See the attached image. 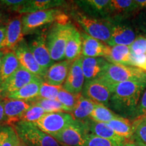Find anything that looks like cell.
Returning <instances> with one entry per match:
<instances>
[{"mask_svg":"<svg viewBox=\"0 0 146 146\" xmlns=\"http://www.w3.org/2000/svg\"><path fill=\"white\" fill-rule=\"evenodd\" d=\"M83 146H117L116 144L109 140L99 137L94 134L89 133L86 141Z\"/></svg>","mask_w":146,"mask_h":146,"instance_id":"8d00e7d4","label":"cell"},{"mask_svg":"<svg viewBox=\"0 0 146 146\" xmlns=\"http://www.w3.org/2000/svg\"><path fill=\"white\" fill-rule=\"evenodd\" d=\"M85 80L81 66V58L72 62L62 88L72 94H81Z\"/></svg>","mask_w":146,"mask_h":146,"instance_id":"9a60e30c","label":"cell"},{"mask_svg":"<svg viewBox=\"0 0 146 146\" xmlns=\"http://www.w3.org/2000/svg\"><path fill=\"white\" fill-rule=\"evenodd\" d=\"M82 95L95 103L108 106L112 91L110 86L101 78L85 81Z\"/></svg>","mask_w":146,"mask_h":146,"instance_id":"30bf717a","label":"cell"},{"mask_svg":"<svg viewBox=\"0 0 146 146\" xmlns=\"http://www.w3.org/2000/svg\"><path fill=\"white\" fill-rule=\"evenodd\" d=\"M109 14L119 15L128 14L138 10L135 0H112L110 1Z\"/></svg>","mask_w":146,"mask_h":146,"instance_id":"f546056e","label":"cell"},{"mask_svg":"<svg viewBox=\"0 0 146 146\" xmlns=\"http://www.w3.org/2000/svg\"><path fill=\"white\" fill-rule=\"evenodd\" d=\"M63 1H52V0H33L25 1V2L18 11L19 14H31L39 11L55 9L56 7L63 4Z\"/></svg>","mask_w":146,"mask_h":146,"instance_id":"d4e9b609","label":"cell"},{"mask_svg":"<svg viewBox=\"0 0 146 146\" xmlns=\"http://www.w3.org/2000/svg\"><path fill=\"white\" fill-rule=\"evenodd\" d=\"M5 54V52L3 50H0V68H1V63H2V60H3V58L4 56V55Z\"/></svg>","mask_w":146,"mask_h":146,"instance_id":"7dc6e473","label":"cell"},{"mask_svg":"<svg viewBox=\"0 0 146 146\" xmlns=\"http://www.w3.org/2000/svg\"><path fill=\"white\" fill-rule=\"evenodd\" d=\"M82 55V36L81 34L74 27L72 34L67 42L65 50L64 58L66 60L72 62L80 58Z\"/></svg>","mask_w":146,"mask_h":146,"instance_id":"cb8c5ba5","label":"cell"},{"mask_svg":"<svg viewBox=\"0 0 146 146\" xmlns=\"http://www.w3.org/2000/svg\"><path fill=\"white\" fill-rule=\"evenodd\" d=\"M118 136L127 141L133 140L134 129L130 120L121 116L114 118L107 123Z\"/></svg>","mask_w":146,"mask_h":146,"instance_id":"484cf974","label":"cell"},{"mask_svg":"<svg viewBox=\"0 0 146 146\" xmlns=\"http://www.w3.org/2000/svg\"><path fill=\"white\" fill-rule=\"evenodd\" d=\"M5 25H1L0 26V50L2 48L3 42L5 40Z\"/></svg>","mask_w":146,"mask_h":146,"instance_id":"7bdbcfd3","label":"cell"},{"mask_svg":"<svg viewBox=\"0 0 146 146\" xmlns=\"http://www.w3.org/2000/svg\"><path fill=\"white\" fill-rule=\"evenodd\" d=\"M131 66L146 72V54L136 55L131 53Z\"/></svg>","mask_w":146,"mask_h":146,"instance_id":"f35d334b","label":"cell"},{"mask_svg":"<svg viewBox=\"0 0 146 146\" xmlns=\"http://www.w3.org/2000/svg\"><path fill=\"white\" fill-rule=\"evenodd\" d=\"M131 52L129 46L108 45L104 58L110 64L131 66Z\"/></svg>","mask_w":146,"mask_h":146,"instance_id":"7402d4cb","label":"cell"},{"mask_svg":"<svg viewBox=\"0 0 146 146\" xmlns=\"http://www.w3.org/2000/svg\"><path fill=\"white\" fill-rule=\"evenodd\" d=\"M5 124L4 98L0 96V125Z\"/></svg>","mask_w":146,"mask_h":146,"instance_id":"b9f144b4","label":"cell"},{"mask_svg":"<svg viewBox=\"0 0 146 146\" xmlns=\"http://www.w3.org/2000/svg\"><path fill=\"white\" fill-rule=\"evenodd\" d=\"M18 135L13 126L0 125V146H15Z\"/></svg>","mask_w":146,"mask_h":146,"instance_id":"1f68e13d","label":"cell"},{"mask_svg":"<svg viewBox=\"0 0 146 146\" xmlns=\"http://www.w3.org/2000/svg\"><path fill=\"white\" fill-rule=\"evenodd\" d=\"M74 28V27L70 23H54L47 34V45L54 62H60L65 59L66 47Z\"/></svg>","mask_w":146,"mask_h":146,"instance_id":"7a4b0ae2","label":"cell"},{"mask_svg":"<svg viewBox=\"0 0 146 146\" xmlns=\"http://www.w3.org/2000/svg\"><path fill=\"white\" fill-rule=\"evenodd\" d=\"M31 106V104L29 102L4 98L5 125L12 126L21 121Z\"/></svg>","mask_w":146,"mask_h":146,"instance_id":"e0dca14e","label":"cell"},{"mask_svg":"<svg viewBox=\"0 0 146 146\" xmlns=\"http://www.w3.org/2000/svg\"><path fill=\"white\" fill-rule=\"evenodd\" d=\"M45 110L39 106L31 104L22 118V121L35 123L45 114Z\"/></svg>","mask_w":146,"mask_h":146,"instance_id":"d590c367","label":"cell"},{"mask_svg":"<svg viewBox=\"0 0 146 146\" xmlns=\"http://www.w3.org/2000/svg\"><path fill=\"white\" fill-rule=\"evenodd\" d=\"M129 47L133 54H146V37L141 35L137 36Z\"/></svg>","mask_w":146,"mask_h":146,"instance_id":"74e56055","label":"cell"},{"mask_svg":"<svg viewBox=\"0 0 146 146\" xmlns=\"http://www.w3.org/2000/svg\"><path fill=\"white\" fill-rule=\"evenodd\" d=\"M100 78L110 85L129 81L146 83V72L132 66L109 63Z\"/></svg>","mask_w":146,"mask_h":146,"instance_id":"5b68a950","label":"cell"},{"mask_svg":"<svg viewBox=\"0 0 146 146\" xmlns=\"http://www.w3.org/2000/svg\"><path fill=\"white\" fill-rule=\"evenodd\" d=\"M112 21L111 36L107 45H126L130 46L137 37L133 27L129 23L123 21L119 18H110Z\"/></svg>","mask_w":146,"mask_h":146,"instance_id":"9c48e42d","label":"cell"},{"mask_svg":"<svg viewBox=\"0 0 146 146\" xmlns=\"http://www.w3.org/2000/svg\"><path fill=\"white\" fill-rule=\"evenodd\" d=\"M68 23V16L57 9L39 11L22 16L24 35L52 23L67 24Z\"/></svg>","mask_w":146,"mask_h":146,"instance_id":"3957f363","label":"cell"},{"mask_svg":"<svg viewBox=\"0 0 146 146\" xmlns=\"http://www.w3.org/2000/svg\"><path fill=\"white\" fill-rule=\"evenodd\" d=\"M95 104L96 103L94 102L85 98L81 94L76 102L75 106L70 114L76 120L83 121L88 119L94 108Z\"/></svg>","mask_w":146,"mask_h":146,"instance_id":"83f0119b","label":"cell"},{"mask_svg":"<svg viewBox=\"0 0 146 146\" xmlns=\"http://www.w3.org/2000/svg\"><path fill=\"white\" fill-rule=\"evenodd\" d=\"M86 125L89 133L94 134L99 137L111 141L117 146H122L124 143L128 141L125 139L118 136L114 131L107 123H97L88 118L83 120Z\"/></svg>","mask_w":146,"mask_h":146,"instance_id":"ac0fdd59","label":"cell"},{"mask_svg":"<svg viewBox=\"0 0 146 146\" xmlns=\"http://www.w3.org/2000/svg\"><path fill=\"white\" fill-rule=\"evenodd\" d=\"M81 66L85 81L100 78L104 74L109 62L104 58L81 56Z\"/></svg>","mask_w":146,"mask_h":146,"instance_id":"2e32d148","label":"cell"},{"mask_svg":"<svg viewBox=\"0 0 146 146\" xmlns=\"http://www.w3.org/2000/svg\"><path fill=\"white\" fill-rule=\"evenodd\" d=\"M71 63L65 60L53 64L47 70L45 82L55 86H62L68 75Z\"/></svg>","mask_w":146,"mask_h":146,"instance_id":"d6986e66","label":"cell"},{"mask_svg":"<svg viewBox=\"0 0 146 146\" xmlns=\"http://www.w3.org/2000/svg\"><path fill=\"white\" fill-rule=\"evenodd\" d=\"M19 62L14 52H6L0 68V85L20 68Z\"/></svg>","mask_w":146,"mask_h":146,"instance_id":"4316f807","label":"cell"},{"mask_svg":"<svg viewBox=\"0 0 146 146\" xmlns=\"http://www.w3.org/2000/svg\"><path fill=\"white\" fill-rule=\"evenodd\" d=\"M134 129L133 140L146 146V123L141 119L135 120L133 123Z\"/></svg>","mask_w":146,"mask_h":146,"instance_id":"e575fe53","label":"cell"},{"mask_svg":"<svg viewBox=\"0 0 146 146\" xmlns=\"http://www.w3.org/2000/svg\"><path fill=\"white\" fill-rule=\"evenodd\" d=\"M135 143H136V145H137V146H145V145H142V144H141V143H138V142H135Z\"/></svg>","mask_w":146,"mask_h":146,"instance_id":"681fc988","label":"cell"},{"mask_svg":"<svg viewBox=\"0 0 146 146\" xmlns=\"http://www.w3.org/2000/svg\"><path fill=\"white\" fill-rule=\"evenodd\" d=\"M43 81V80L42 78H36L35 81L25 85L19 90L12 94H8L3 98L23 100L25 102L31 101L39 96L40 87Z\"/></svg>","mask_w":146,"mask_h":146,"instance_id":"603a6c76","label":"cell"},{"mask_svg":"<svg viewBox=\"0 0 146 146\" xmlns=\"http://www.w3.org/2000/svg\"><path fill=\"white\" fill-rule=\"evenodd\" d=\"M39 77L20 66V68L0 85V96L5 98Z\"/></svg>","mask_w":146,"mask_h":146,"instance_id":"7c38bea8","label":"cell"},{"mask_svg":"<svg viewBox=\"0 0 146 146\" xmlns=\"http://www.w3.org/2000/svg\"><path fill=\"white\" fill-rule=\"evenodd\" d=\"M122 146H137V145L133 140H130V141H128L124 143Z\"/></svg>","mask_w":146,"mask_h":146,"instance_id":"f6af8a7d","label":"cell"},{"mask_svg":"<svg viewBox=\"0 0 146 146\" xmlns=\"http://www.w3.org/2000/svg\"><path fill=\"white\" fill-rule=\"evenodd\" d=\"M73 16L85 33L107 45L110 39L112 26L110 18L106 19L92 18L79 12L74 13Z\"/></svg>","mask_w":146,"mask_h":146,"instance_id":"277c9868","label":"cell"},{"mask_svg":"<svg viewBox=\"0 0 146 146\" xmlns=\"http://www.w3.org/2000/svg\"><path fill=\"white\" fill-rule=\"evenodd\" d=\"M31 104L39 106L45 110L46 113L52 112H67L69 113L68 110L60 102L56 100H44L40 98L35 99L29 102Z\"/></svg>","mask_w":146,"mask_h":146,"instance_id":"4dcf8cb0","label":"cell"},{"mask_svg":"<svg viewBox=\"0 0 146 146\" xmlns=\"http://www.w3.org/2000/svg\"><path fill=\"white\" fill-rule=\"evenodd\" d=\"M82 94H72L68 91H65L63 88L60 89L58 93L57 100L62 104L68 110L69 113L72 112V110L75 106L76 102L78 98Z\"/></svg>","mask_w":146,"mask_h":146,"instance_id":"d6a6232c","label":"cell"},{"mask_svg":"<svg viewBox=\"0 0 146 146\" xmlns=\"http://www.w3.org/2000/svg\"><path fill=\"white\" fill-rule=\"evenodd\" d=\"M88 134L85 123L75 120L53 137L64 146H83Z\"/></svg>","mask_w":146,"mask_h":146,"instance_id":"ba28073f","label":"cell"},{"mask_svg":"<svg viewBox=\"0 0 146 146\" xmlns=\"http://www.w3.org/2000/svg\"><path fill=\"white\" fill-rule=\"evenodd\" d=\"M62 88V86H55L43 81L40 87L39 96L36 98L57 100L58 93Z\"/></svg>","mask_w":146,"mask_h":146,"instance_id":"836d02e7","label":"cell"},{"mask_svg":"<svg viewBox=\"0 0 146 146\" xmlns=\"http://www.w3.org/2000/svg\"><path fill=\"white\" fill-rule=\"evenodd\" d=\"M82 56L91 58H104L108 45L102 41L91 37L85 33H81Z\"/></svg>","mask_w":146,"mask_h":146,"instance_id":"ffe728a7","label":"cell"},{"mask_svg":"<svg viewBox=\"0 0 146 146\" xmlns=\"http://www.w3.org/2000/svg\"><path fill=\"white\" fill-rule=\"evenodd\" d=\"M12 126L27 146H61L53 137L43 132L33 123L21 120Z\"/></svg>","mask_w":146,"mask_h":146,"instance_id":"8992f818","label":"cell"},{"mask_svg":"<svg viewBox=\"0 0 146 146\" xmlns=\"http://www.w3.org/2000/svg\"><path fill=\"white\" fill-rule=\"evenodd\" d=\"M138 9H146V0H135Z\"/></svg>","mask_w":146,"mask_h":146,"instance_id":"ee69618b","label":"cell"},{"mask_svg":"<svg viewBox=\"0 0 146 146\" xmlns=\"http://www.w3.org/2000/svg\"><path fill=\"white\" fill-rule=\"evenodd\" d=\"M76 2L88 13L89 16L102 19L109 18L110 0H86Z\"/></svg>","mask_w":146,"mask_h":146,"instance_id":"44dd1931","label":"cell"},{"mask_svg":"<svg viewBox=\"0 0 146 146\" xmlns=\"http://www.w3.org/2000/svg\"><path fill=\"white\" fill-rule=\"evenodd\" d=\"M22 68L37 77L44 80L46 72L40 66L29 49V44L24 39L14 50Z\"/></svg>","mask_w":146,"mask_h":146,"instance_id":"8fae6325","label":"cell"},{"mask_svg":"<svg viewBox=\"0 0 146 146\" xmlns=\"http://www.w3.org/2000/svg\"><path fill=\"white\" fill-rule=\"evenodd\" d=\"M140 119L142 120H143V121L145 122V123H146V117H145V118H140Z\"/></svg>","mask_w":146,"mask_h":146,"instance_id":"f907efd6","label":"cell"},{"mask_svg":"<svg viewBox=\"0 0 146 146\" xmlns=\"http://www.w3.org/2000/svg\"><path fill=\"white\" fill-rule=\"evenodd\" d=\"M110 86L112 95L108 107L121 117L134 119L137 108L146 89V83L129 81Z\"/></svg>","mask_w":146,"mask_h":146,"instance_id":"6da1fadb","label":"cell"},{"mask_svg":"<svg viewBox=\"0 0 146 146\" xmlns=\"http://www.w3.org/2000/svg\"><path fill=\"white\" fill-rule=\"evenodd\" d=\"M145 117H146V89L144 91L138 106L137 108L135 114L134 116V119L136 120Z\"/></svg>","mask_w":146,"mask_h":146,"instance_id":"ab89813d","label":"cell"},{"mask_svg":"<svg viewBox=\"0 0 146 146\" xmlns=\"http://www.w3.org/2000/svg\"><path fill=\"white\" fill-rule=\"evenodd\" d=\"M3 12H1V10H0V26L1 25H2V23L3 21Z\"/></svg>","mask_w":146,"mask_h":146,"instance_id":"c3c4849f","label":"cell"},{"mask_svg":"<svg viewBox=\"0 0 146 146\" xmlns=\"http://www.w3.org/2000/svg\"><path fill=\"white\" fill-rule=\"evenodd\" d=\"M5 40L1 50L14 52L15 48L24 40L22 16H16L8 21L5 25Z\"/></svg>","mask_w":146,"mask_h":146,"instance_id":"4fadbf2b","label":"cell"},{"mask_svg":"<svg viewBox=\"0 0 146 146\" xmlns=\"http://www.w3.org/2000/svg\"><path fill=\"white\" fill-rule=\"evenodd\" d=\"M15 146H27L26 144H25L24 142L22 141L21 139L19 138V137H18V139H17V141H16V145Z\"/></svg>","mask_w":146,"mask_h":146,"instance_id":"bcb514c9","label":"cell"},{"mask_svg":"<svg viewBox=\"0 0 146 146\" xmlns=\"http://www.w3.org/2000/svg\"><path fill=\"white\" fill-rule=\"evenodd\" d=\"M25 1H16V0H3V1H0V5H3L4 6H6L7 8L12 10L18 11L23 6V5L25 3Z\"/></svg>","mask_w":146,"mask_h":146,"instance_id":"60d3db41","label":"cell"},{"mask_svg":"<svg viewBox=\"0 0 146 146\" xmlns=\"http://www.w3.org/2000/svg\"><path fill=\"white\" fill-rule=\"evenodd\" d=\"M118 114L114 113L112 110L108 108V107L102 104L96 103L95 107L92 112L89 116V119L97 123H108L110 121L118 117Z\"/></svg>","mask_w":146,"mask_h":146,"instance_id":"f1b7e54d","label":"cell"},{"mask_svg":"<svg viewBox=\"0 0 146 146\" xmlns=\"http://www.w3.org/2000/svg\"><path fill=\"white\" fill-rule=\"evenodd\" d=\"M75 120L70 113H45L34 125L43 132L54 137L72 124Z\"/></svg>","mask_w":146,"mask_h":146,"instance_id":"52a82bcc","label":"cell"},{"mask_svg":"<svg viewBox=\"0 0 146 146\" xmlns=\"http://www.w3.org/2000/svg\"><path fill=\"white\" fill-rule=\"evenodd\" d=\"M46 39L47 34L43 33L31 40L29 43V47L37 63L47 72L54 62L51 58Z\"/></svg>","mask_w":146,"mask_h":146,"instance_id":"5bb4252c","label":"cell"}]
</instances>
